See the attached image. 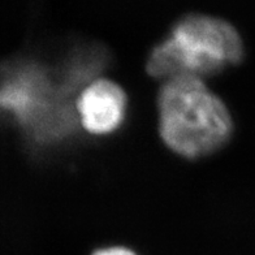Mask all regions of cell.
Wrapping results in <instances>:
<instances>
[{
  "label": "cell",
  "instance_id": "obj_1",
  "mask_svg": "<svg viewBox=\"0 0 255 255\" xmlns=\"http://www.w3.org/2000/svg\"><path fill=\"white\" fill-rule=\"evenodd\" d=\"M158 110L161 138L178 155L205 156L231 137L229 111L201 77L182 74L165 81L159 91Z\"/></svg>",
  "mask_w": 255,
  "mask_h": 255
},
{
  "label": "cell",
  "instance_id": "obj_2",
  "mask_svg": "<svg viewBox=\"0 0 255 255\" xmlns=\"http://www.w3.org/2000/svg\"><path fill=\"white\" fill-rule=\"evenodd\" d=\"M242 55V40L231 24L190 14L177 22L169 39L155 47L148 57L147 72L167 80L182 74L201 77L240 63Z\"/></svg>",
  "mask_w": 255,
  "mask_h": 255
},
{
  "label": "cell",
  "instance_id": "obj_3",
  "mask_svg": "<svg viewBox=\"0 0 255 255\" xmlns=\"http://www.w3.org/2000/svg\"><path fill=\"white\" fill-rule=\"evenodd\" d=\"M125 93L118 84L98 80L82 91L77 110L82 124L90 133L106 134L115 130L124 119Z\"/></svg>",
  "mask_w": 255,
  "mask_h": 255
},
{
  "label": "cell",
  "instance_id": "obj_4",
  "mask_svg": "<svg viewBox=\"0 0 255 255\" xmlns=\"http://www.w3.org/2000/svg\"><path fill=\"white\" fill-rule=\"evenodd\" d=\"M93 255H135L134 253L127 248H108L98 250Z\"/></svg>",
  "mask_w": 255,
  "mask_h": 255
}]
</instances>
